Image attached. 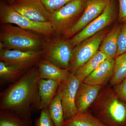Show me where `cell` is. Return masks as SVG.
Here are the masks:
<instances>
[{
	"instance_id": "obj_17",
	"label": "cell",
	"mask_w": 126,
	"mask_h": 126,
	"mask_svg": "<svg viewBox=\"0 0 126 126\" xmlns=\"http://www.w3.org/2000/svg\"><path fill=\"white\" fill-rule=\"evenodd\" d=\"M121 27L116 26L107 34L102 41L99 50L108 58L115 59L118 49V39Z\"/></svg>"
},
{
	"instance_id": "obj_26",
	"label": "cell",
	"mask_w": 126,
	"mask_h": 126,
	"mask_svg": "<svg viewBox=\"0 0 126 126\" xmlns=\"http://www.w3.org/2000/svg\"><path fill=\"white\" fill-rule=\"evenodd\" d=\"M126 52V24L121 27L118 39L117 56Z\"/></svg>"
},
{
	"instance_id": "obj_3",
	"label": "cell",
	"mask_w": 126,
	"mask_h": 126,
	"mask_svg": "<svg viewBox=\"0 0 126 126\" xmlns=\"http://www.w3.org/2000/svg\"><path fill=\"white\" fill-rule=\"evenodd\" d=\"M47 40L44 36L21 29L11 24H2L0 29V42L4 49L23 51L43 50Z\"/></svg>"
},
{
	"instance_id": "obj_9",
	"label": "cell",
	"mask_w": 126,
	"mask_h": 126,
	"mask_svg": "<svg viewBox=\"0 0 126 126\" xmlns=\"http://www.w3.org/2000/svg\"><path fill=\"white\" fill-rule=\"evenodd\" d=\"M43 50L23 51L3 49L0 50V61L27 71L38 64L42 59Z\"/></svg>"
},
{
	"instance_id": "obj_19",
	"label": "cell",
	"mask_w": 126,
	"mask_h": 126,
	"mask_svg": "<svg viewBox=\"0 0 126 126\" xmlns=\"http://www.w3.org/2000/svg\"><path fill=\"white\" fill-rule=\"evenodd\" d=\"M64 126H108L92 113H78L72 118L65 120Z\"/></svg>"
},
{
	"instance_id": "obj_22",
	"label": "cell",
	"mask_w": 126,
	"mask_h": 126,
	"mask_svg": "<svg viewBox=\"0 0 126 126\" xmlns=\"http://www.w3.org/2000/svg\"><path fill=\"white\" fill-rule=\"evenodd\" d=\"M26 72L9 65L3 61L0 62V79L1 83L15 82Z\"/></svg>"
},
{
	"instance_id": "obj_15",
	"label": "cell",
	"mask_w": 126,
	"mask_h": 126,
	"mask_svg": "<svg viewBox=\"0 0 126 126\" xmlns=\"http://www.w3.org/2000/svg\"><path fill=\"white\" fill-rule=\"evenodd\" d=\"M61 83L52 79H40L38 84V110L48 108Z\"/></svg>"
},
{
	"instance_id": "obj_5",
	"label": "cell",
	"mask_w": 126,
	"mask_h": 126,
	"mask_svg": "<svg viewBox=\"0 0 126 126\" xmlns=\"http://www.w3.org/2000/svg\"><path fill=\"white\" fill-rule=\"evenodd\" d=\"M69 40L54 37L47 40L43 49L42 59L69 71L73 58L74 48Z\"/></svg>"
},
{
	"instance_id": "obj_6",
	"label": "cell",
	"mask_w": 126,
	"mask_h": 126,
	"mask_svg": "<svg viewBox=\"0 0 126 126\" xmlns=\"http://www.w3.org/2000/svg\"><path fill=\"white\" fill-rule=\"evenodd\" d=\"M87 0H73L51 14L50 23L55 35H59L79 19L86 6Z\"/></svg>"
},
{
	"instance_id": "obj_27",
	"label": "cell",
	"mask_w": 126,
	"mask_h": 126,
	"mask_svg": "<svg viewBox=\"0 0 126 126\" xmlns=\"http://www.w3.org/2000/svg\"><path fill=\"white\" fill-rule=\"evenodd\" d=\"M115 86V92L121 100L126 101V78Z\"/></svg>"
},
{
	"instance_id": "obj_10",
	"label": "cell",
	"mask_w": 126,
	"mask_h": 126,
	"mask_svg": "<svg viewBox=\"0 0 126 126\" xmlns=\"http://www.w3.org/2000/svg\"><path fill=\"white\" fill-rule=\"evenodd\" d=\"M110 0H87L83 12L74 24L62 34L68 39L83 29L103 12Z\"/></svg>"
},
{
	"instance_id": "obj_24",
	"label": "cell",
	"mask_w": 126,
	"mask_h": 126,
	"mask_svg": "<svg viewBox=\"0 0 126 126\" xmlns=\"http://www.w3.org/2000/svg\"><path fill=\"white\" fill-rule=\"evenodd\" d=\"M50 14L61 9V7L73 0H41Z\"/></svg>"
},
{
	"instance_id": "obj_8",
	"label": "cell",
	"mask_w": 126,
	"mask_h": 126,
	"mask_svg": "<svg viewBox=\"0 0 126 126\" xmlns=\"http://www.w3.org/2000/svg\"><path fill=\"white\" fill-rule=\"evenodd\" d=\"M107 32L102 30L80 43L74 48L73 58L69 72L75 74L79 68L98 50Z\"/></svg>"
},
{
	"instance_id": "obj_4",
	"label": "cell",
	"mask_w": 126,
	"mask_h": 126,
	"mask_svg": "<svg viewBox=\"0 0 126 126\" xmlns=\"http://www.w3.org/2000/svg\"><path fill=\"white\" fill-rule=\"evenodd\" d=\"M0 21L2 24H11L46 37L54 36L50 22L39 23L30 19L17 12L10 4L1 2Z\"/></svg>"
},
{
	"instance_id": "obj_12",
	"label": "cell",
	"mask_w": 126,
	"mask_h": 126,
	"mask_svg": "<svg viewBox=\"0 0 126 126\" xmlns=\"http://www.w3.org/2000/svg\"><path fill=\"white\" fill-rule=\"evenodd\" d=\"M17 12L31 20L39 23H49L51 14L41 0H15L10 4Z\"/></svg>"
},
{
	"instance_id": "obj_7",
	"label": "cell",
	"mask_w": 126,
	"mask_h": 126,
	"mask_svg": "<svg viewBox=\"0 0 126 126\" xmlns=\"http://www.w3.org/2000/svg\"><path fill=\"white\" fill-rule=\"evenodd\" d=\"M115 12L114 1L113 0H110L100 16L69 40L72 46L75 47L83 41L102 31L114 19Z\"/></svg>"
},
{
	"instance_id": "obj_13",
	"label": "cell",
	"mask_w": 126,
	"mask_h": 126,
	"mask_svg": "<svg viewBox=\"0 0 126 126\" xmlns=\"http://www.w3.org/2000/svg\"><path fill=\"white\" fill-rule=\"evenodd\" d=\"M102 87L81 82L75 98V105L78 113L87 111L89 108L97 99Z\"/></svg>"
},
{
	"instance_id": "obj_18",
	"label": "cell",
	"mask_w": 126,
	"mask_h": 126,
	"mask_svg": "<svg viewBox=\"0 0 126 126\" xmlns=\"http://www.w3.org/2000/svg\"><path fill=\"white\" fill-rule=\"evenodd\" d=\"M107 58H108L106 55L98 50L91 58L79 68L74 74L81 82H83L102 62Z\"/></svg>"
},
{
	"instance_id": "obj_14",
	"label": "cell",
	"mask_w": 126,
	"mask_h": 126,
	"mask_svg": "<svg viewBox=\"0 0 126 126\" xmlns=\"http://www.w3.org/2000/svg\"><path fill=\"white\" fill-rule=\"evenodd\" d=\"M115 63V59H106L83 82L90 85L96 86H102L105 84L112 77Z\"/></svg>"
},
{
	"instance_id": "obj_1",
	"label": "cell",
	"mask_w": 126,
	"mask_h": 126,
	"mask_svg": "<svg viewBox=\"0 0 126 126\" xmlns=\"http://www.w3.org/2000/svg\"><path fill=\"white\" fill-rule=\"evenodd\" d=\"M38 68L34 67L1 93L0 109L11 110L26 119H31L33 106L38 109Z\"/></svg>"
},
{
	"instance_id": "obj_29",
	"label": "cell",
	"mask_w": 126,
	"mask_h": 126,
	"mask_svg": "<svg viewBox=\"0 0 126 126\" xmlns=\"http://www.w3.org/2000/svg\"><path fill=\"white\" fill-rule=\"evenodd\" d=\"M14 0H8L9 3H10V4H11L12 3V2H14Z\"/></svg>"
},
{
	"instance_id": "obj_11",
	"label": "cell",
	"mask_w": 126,
	"mask_h": 126,
	"mask_svg": "<svg viewBox=\"0 0 126 126\" xmlns=\"http://www.w3.org/2000/svg\"><path fill=\"white\" fill-rule=\"evenodd\" d=\"M81 83L75 75L71 74L59 86L58 92L61 96L65 121L72 118L78 113L75 98Z\"/></svg>"
},
{
	"instance_id": "obj_21",
	"label": "cell",
	"mask_w": 126,
	"mask_h": 126,
	"mask_svg": "<svg viewBox=\"0 0 126 126\" xmlns=\"http://www.w3.org/2000/svg\"><path fill=\"white\" fill-rule=\"evenodd\" d=\"M47 109L55 126H64L63 109L61 96L58 91Z\"/></svg>"
},
{
	"instance_id": "obj_16",
	"label": "cell",
	"mask_w": 126,
	"mask_h": 126,
	"mask_svg": "<svg viewBox=\"0 0 126 126\" xmlns=\"http://www.w3.org/2000/svg\"><path fill=\"white\" fill-rule=\"evenodd\" d=\"M40 79H52L62 82L67 79L71 73L63 69L50 62L42 59L37 64Z\"/></svg>"
},
{
	"instance_id": "obj_20",
	"label": "cell",
	"mask_w": 126,
	"mask_h": 126,
	"mask_svg": "<svg viewBox=\"0 0 126 126\" xmlns=\"http://www.w3.org/2000/svg\"><path fill=\"white\" fill-rule=\"evenodd\" d=\"M31 119H26L11 110L0 111V126H32Z\"/></svg>"
},
{
	"instance_id": "obj_2",
	"label": "cell",
	"mask_w": 126,
	"mask_h": 126,
	"mask_svg": "<svg viewBox=\"0 0 126 126\" xmlns=\"http://www.w3.org/2000/svg\"><path fill=\"white\" fill-rule=\"evenodd\" d=\"M120 99L111 89L103 90L93 103V115L108 126H124L126 123V104Z\"/></svg>"
},
{
	"instance_id": "obj_28",
	"label": "cell",
	"mask_w": 126,
	"mask_h": 126,
	"mask_svg": "<svg viewBox=\"0 0 126 126\" xmlns=\"http://www.w3.org/2000/svg\"><path fill=\"white\" fill-rule=\"evenodd\" d=\"M119 3L118 18L120 22L126 24V0H118Z\"/></svg>"
},
{
	"instance_id": "obj_23",
	"label": "cell",
	"mask_w": 126,
	"mask_h": 126,
	"mask_svg": "<svg viewBox=\"0 0 126 126\" xmlns=\"http://www.w3.org/2000/svg\"><path fill=\"white\" fill-rule=\"evenodd\" d=\"M114 71L111 79V84L116 86L126 78V52L115 59Z\"/></svg>"
},
{
	"instance_id": "obj_25",
	"label": "cell",
	"mask_w": 126,
	"mask_h": 126,
	"mask_svg": "<svg viewBox=\"0 0 126 126\" xmlns=\"http://www.w3.org/2000/svg\"><path fill=\"white\" fill-rule=\"evenodd\" d=\"M34 126H55L47 108L41 110L39 116L35 121Z\"/></svg>"
}]
</instances>
